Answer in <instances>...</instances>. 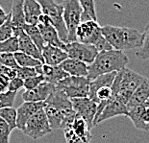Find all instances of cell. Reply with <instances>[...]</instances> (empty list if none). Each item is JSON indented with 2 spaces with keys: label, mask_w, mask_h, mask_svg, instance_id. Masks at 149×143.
Wrapping results in <instances>:
<instances>
[{
  "label": "cell",
  "mask_w": 149,
  "mask_h": 143,
  "mask_svg": "<svg viewBox=\"0 0 149 143\" xmlns=\"http://www.w3.org/2000/svg\"><path fill=\"white\" fill-rule=\"evenodd\" d=\"M43 110L52 130H63L76 115L71 100L58 88H56L44 101Z\"/></svg>",
  "instance_id": "cell-1"
},
{
  "label": "cell",
  "mask_w": 149,
  "mask_h": 143,
  "mask_svg": "<svg viewBox=\"0 0 149 143\" xmlns=\"http://www.w3.org/2000/svg\"><path fill=\"white\" fill-rule=\"evenodd\" d=\"M129 58L123 51L111 49L98 52L94 61L88 65V79L90 81L102 74L118 72L126 67Z\"/></svg>",
  "instance_id": "cell-2"
},
{
  "label": "cell",
  "mask_w": 149,
  "mask_h": 143,
  "mask_svg": "<svg viewBox=\"0 0 149 143\" xmlns=\"http://www.w3.org/2000/svg\"><path fill=\"white\" fill-rule=\"evenodd\" d=\"M101 31L113 49L119 51L139 49L142 44L143 35L134 28L105 25L101 27Z\"/></svg>",
  "instance_id": "cell-3"
},
{
  "label": "cell",
  "mask_w": 149,
  "mask_h": 143,
  "mask_svg": "<svg viewBox=\"0 0 149 143\" xmlns=\"http://www.w3.org/2000/svg\"><path fill=\"white\" fill-rule=\"evenodd\" d=\"M144 79L145 77L131 69H128L127 67L123 68L122 70L116 73V78L111 87L113 90V96L127 106L132 94L143 82Z\"/></svg>",
  "instance_id": "cell-4"
},
{
  "label": "cell",
  "mask_w": 149,
  "mask_h": 143,
  "mask_svg": "<svg viewBox=\"0 0 149 143\" xmlns=\"http://www.w3.org/2000/svg\"><path fill=\"white\" fill-rule=\"evenodd\" d=\"M42 7V14L50 18L51 23L56 28L63 42H68V33L63 18V5L58 4L55 0H37Z\"/></svg>",
  "instance_id": "cell-5"
},
{
  "label": "cell",
  "mask_w": 149,
  "mask_h": 143,
  "mask_svg": "<svg viewBox=\"0 0 149 143\" xmlns=\"http://www.w3.org/2000/svg\"><path fill=\"white\" fill-rule=\"evenodd\" d=\"M63 5V18L68 33V42L76 41L75 32L82 21L84 10L79 0H64Z\"/></svg>",
  "instance_id": "cell-6"
},
{
  "label": "cell",
  "mask_w": 149,
  "mask_h": 143,
  "mask_svg": "<svg viewBox=\"0 0 149 143\" xmlns=\"http://www.w3.org/2000/svg\"><path fill=\"white\" fill-rule=\"evenodd\" d=\"M90 80L87 77L68 76L56 85V88L62 90L69 99L88 97Z\"/></svg>",
  "instance_id": "cell-7"
},
{
  "label": "cell",
  "mask_w": 149,
  "mask_h": 143,
  "mask_svg": "<svg viewBox=\"0 0 149 143\" xmlns=\"http://www.w3.org/2000/svg\"><path fill=\"white\" fill-rule=\"evenodd\" d=\"M52 131L53 130L50 127L48 118L43 109L40 110L33 116H31L25 124L24 129L22 130L25 135L33 139L42 138Z\"/></svg>",
  "instance_id": "cell-8"
},
{
  "label": "cell",
  "mask_w": 149,
  "mask_h": 143,
  "mask_svg": "<svg viewBox=\"0 0 149 143\" xmlns=\"http://www.w3.org/2000/svg\"><path fill=\"white\" fill-rule=\"evenodd\" d=\"M76 40L79 42L91 44L95 46V44L103 37L101 26L97 21L88 19L81 21L75 32Z\"/></svg>",
  "instance_id": "cell-9"
},
{
  "label": "cell",
  "mask_w": 149,
  "mask_h": 143,
  "mask_svg": "<svg viewBox=\"0 0 149 143\" xmlns=\"http://www.w3.org/2000/svg\"><path fill=\"white\" fill-rule=\"evenodd\" d=\"M64 50L68 53V58L79 60L87 65L93 62L98 54L95 46L79 42L77 40L65 43Z\"/></svg>",
  "instance_id": "cell-10"
},
{
  "label": "cell",
  "mask_w": 149,
  "mask_h": 143,
  "mask_svg": "<svg viewBox=\"0 0 149 143\" xmlns=\"http://www.w3.org/2000/svg\"><path fill=\"white\" fill-rule=\"evenodd\" d=\"M70 100L76 114L80 115L91 130L94 127V117L96 114L97 103L88 97L72 98Z\"/></svg>",
  "instance_id": "cell-11"
},
{
  "label": "cell",
  "mask_w": 149,
  "mask_h": 143,
  "mask_svg": "<svg viewBox=\"0 0 149 143\" xmlns=\"http://www.w3.org/2000/svg\"><path fill=\"white\" fill-rule=\"evenodd\" d=\"M37 26L40 31V34H42L45 44H50V45L57 46L64 49L65 42H63L61 39H60L56 28L52 25L51 20L46 15H40Z\"/></svg>",
  "instance_id": "cell-12"
},
{
  "label": "cell",
  "mask_w": 149,
  "mask_h": 143,
  "mask_svg": "<svg viewBox=\"0 0 149 143\" xmlns=\"http://www.w3.org/2000/svg\"><path fill=\"white\" fill-rule=\"evenodd\" d=\"M120 115H128V109L127 106L122 103L121 101L118 100L117 98L112 96V98L108 101L107 105L103 109L102 112L100 113V115L98 116L96 120V125L103 121H106L108 119L113 118L116 116Z\"/></svg>",
  "instance_id": "cell-13"
},
{
  "label": "cell",
  "mask_w": 149,
  "mask_h": 143,
  "mask_svg": "<svg viewBox=\"0 0 149 143\" xmlns=\"http://www.w3.org/2000/svg\"><path fill=\"white\" fill-rule=\"evenodd\" d=\"M55 90V85L43 81L33 90H25L22 93V99L24 100V102H44Z\"/></svg>",
  "instance_id": "cell-14"
},
{
  "label": "cell",
  "mask_w": 149,
  "mask_h": 143,
  "mask_svg": "<svg viewBox=\"0 0 149 143\" xmlns=\"http://www.w3.org/2000/svg\"><path fill=\"white\" fill-rule=\"evenodd\" d=\"M44 108V102H24L17 109V129H24L25 124L37 112Z\"/></svg>",
  "instance_id": "cell-15"
},
{
  "label": "cell",
  "mask_w": 149,
  "mask_h": 143,
  "mask_svg": "<svg viewBox=\"0 0 149 143\" xmlns=\"http://www.w3.org/2000/svg\"><path fill=\"white\" fill-rule=\"evenodd\" d=\"M10 17L14 36H17L20 31L23 30V27L26 24L23 11V0H13Z\"/></svg>",
  "instance_id": "cell-16"
},
{
  "label": "cell",
  "mask_w": 149,
  "mask_h": 143,
  "mask_svg": "<svg viewBox=\"0 0 149 143\" xmlns=\"http://www.w3.org/2000/svg\"><path fill=\"white\" fill-rule=\"evenodd\" d=\"M42 55L44 63L50 65H59L68 58V53L60 47L45 44L42 50Z\"/></svg>",
  "instance_id": "cell-17"
},
{
  "label": "cell",
  "mask_w": 149,
  "mask_h": 143,
  "mask_svg": "<svg viewBox=\"0 0 149 143\" xmlns=\"http://www.w3.org/2000/svg\"><path fill=\"white\" fill-rule=\"evenodd\" d=\"M15 37H17V40H18V51L32 56L34 58L40 60L42 63H44L42 52L38 49L36 44L31 40V37L25 33L24 30L20 31Z\"/></svg>",
  "instance_id": "cell-18"
},
{
  "label": "cell",
  "mask_w": 149,
  "mask_h": 143,
  "mask_svg": "<svg viewBox=\"0 0 149 143\" xmlns=\"http://www.w3.org/2000/svg\"><path fill=\"white\" fill-rule=\"evenodd\" d=\"M116 73L117 72H111V73H107V74H102L96 77L95 79H93V80L90 81L88 97L96 103V96H95L96 91L99 90L100 87H112Z\"/></svg>",
  "instance_id": "cell-19"
},
{
  "label": "cell",
  "mask_w": 149,
  "mask_h": 143,
  "mask_svg": "<svg viewBox=\"0 0 149 143\" xmlns=\"http://www.w3.org/2000/svg\"><path fill=\"white\" fill-rule=\"evenodd\" d=\"M40 75L44 76V80L48 83H51L53 85H57L63 79L69 76L64 69L61 67V65H50L46 63L42 65V70Z\"/></svg>",
  "instance_id": "cell-20"
},
{
  "label": "cell",
  "mask_w": 149,
  "mask_h": 143,
  "mask_svg": "<svg viewBox=\"0 0 149 143\" xmlns=\"http://www.w3.org/2000/svg\"><path fill=\"white\" fill-rule=\"evenodd\" d=\"M61 67L70 76L88 77V65L76 59L68 58L61 65Z\"/></svg>",
  "instance_id": "cell-21"
},
{
  "label": "cell",
  "mask_w": 149,
  "mask_h": 143,
  "mask_svg": "<svg viewBox=\"0 0 149 143\" xmlns=\"http://www.w3.org/2000/svg\"><path fill=\"white\" fill-rule=\"evenodd\" d=\"M23 11L26 24L37 25L42 14V7L37 0H23Z\"/></svg>",
  "instance_id": "cell-22"
},
{
  "label": "cell",
  "mask_w": 149,
  "mask_h": 143,
  "mask_svg": "<svg viewBox=\"0 0 149 143\" xmlns=\"http://www.w3.org/2000/svg\"><path fill=\"white\" fill-rule=\"evenodd\" d=\"M149 98V79L145 78L143 82L139 85L138 88L134 91L127 103V109H131L133 107L139 106L146 103Z\"/></svg>",
  "instance_id": "cell-23"
},
{
  "label": "cell",
  "mask_w": 149,
  "mask_h": 143,
  "mask_svg": "<svg viewBox=\"0 0 149 143\" xmlns=\"http://www.w3.org/2000/svg\"><path fill=\"white\" fill-rule=\"evenodd\" d=\"M68 127H70L76 135H77L79 137H81L84 141L87 143H90L91 139V129L87 122L82 118L80 115L76 114L73 120L68 125Z\"/></svg>",
  "instance_id": "cell-24"
},
{
  "label": "cell",
  "mask_w": 149,
  "mask_h": 143,
  "mask_svg": "<svg viewBox=\"0 0 149 143\" xmlns=\"http://www.w3.org/2000/svg\"><path fill=\"white\" fill-rule=\"evenodd\" d=\"M145 112V105H139V106L133 107L128 110V117L132 120L133 124L137 129L142 131H149V128L145 125L143 121V114Z\"/></svg>",
  "instance_id": "cell-25"
},
{
  "label": "cell",
  "mask_w": 149,
  "mask_h": 143,
  "mask_svg": "<svg viewBox=\"0 0 149 143\" xmlns=\"http://www.w3.org/2000/svg\"><path fill=\"white\" fill-rule=\"evenodd\" d=\"M23 30L25 33L31 37V40L34 41V43L36 44L38 49L42 52V48L44 47V45H45V42H44L43 37L42 36V34H40V31L39 28H38L37 25L25 24V26L23 27Z\"/></svg>",
  "instance_id": "cell-26"
},
{
  "label": "cell",
  "mask_w": 149,
  "mask_h": 143,
  "mask_svg": "<svg viewBox=\"0 0 149 143\" xmlns=\"http://www.w3.org/2000/svg\"><path fill=\"white\" fill-rule=\"evenodd\" d=\"M14 56L17 65L22 66V67H36V66L42 63L40 60L20 51L14 53Z\"/></svg>",
  "instance_id": "cell-27"
},
{
  "label": "cell",
  "mask_w": 149,
  "mask_h": 143,
  "mask_svg": "<svg viewBox=\"0 0 149 143\" xmlns=\"http://www.w3.org/2000/svg\"><path fill=\"white\" fill-rule=\"evenodd\" d=\"M79 2L84 10L83 15H82V21L88 19L97 21V14L94 0H79Z\"/></svg>",
  "instance_id": "cell-28"
},
{
  "label": "cell",
  "mask_w": 149,
  "mask_h": 143,
  "mask_svg": "<svg viewBox=\"0 0 149 143\" xmlns=\"http://www.w3.org/2000/svg\"><path fill=\"white\" fill-rule=\"evenodd\" d=\"M0 117L5 120L6 123L10 126L12 131L17 129V109H15L14 107L0 109Z\"/></svg>",
  "instance_id": "cell-29"
},
{
  "label": "cell",
  "mask_w": 149,
  "mask_h": 143,
  "mask_svg": "<svg viewBox=\"0 0 149 143\" xmlns=\"http://www.w3.org/2000/svg\"><path fill=\"white\" fill-rule=\"evenodd\" d=\"M143 35V40H142L141 46L137 50L136 56L139 60L145 61L149 59V21L147 22L146 26L144 28V32L142 33Z\"/></svg>",
  "instance_id": "cell-30"
},
{
  "label": "cell",
  "mask_w": 149,
  "mask_h": 143,
  "mask_svg": "<svg viewBox=\"0 0 149 143\" xmlns=\"http://www.w3.org/2000/svg\"><path fill=\"white\" fill-rule=\"evenodd\" d=\"M18 51V40L17 37L12 36L9 39L0 42V52L15 53Z\"/></svg>",
  "instance_id": "cell-31"
},
{
  "label": "cell",
  "mask_w": 149,
  "mask_h": 143,
  "mask_svg": "<svg viewBox=\"0 0 149 143\" xmlns=\"http://www.w3.org/2000/svg\"><path fill=\"white\" fill-rule=\"evenodd\" d=\"M17 94V92L10 91V90H7L5 92H0V109L14 106Z\"/></svg>",
  "instance_id": "cell-32"
},
{
  "label": "cell",
  "mask_w": 149,
  "mask_h": 143,
  "mask_svg": "<svg viewBox=\"0 0 149 143\" xmlns=\"http://www.w3.org/2000/svg\"><path fill=\"white\" fill-rule=\"evenodd\" d=\"M43 81H45L44 80V76L40 75V74H38V75L32 76V77L26 78L24 80L23 88L25 90H33V88L37 87L39 85L42 84Z\"/></svg>",
  "instance_id": "cell-33"
},
{
  "label": "cell",
  "mask_w": 149,
  "mask_h": 143,
  "mask_svg": "<svg viewBox=\"0 0 149 143\" xmlns=\"http://www.w3.org/2000/svg\"><path fill=\"white\" fill-rule=\"evenodd\" d=\"M14 36V31H13V27L11 24V17L10 12H9L8 19L5 21V23L0 26V42L5 40L9 39L10 37Z\"/></svg>",
  "instance_id": "cell-34"
},
{
  "label": "cell",
  "mask_w": 149,
  "mask_h": 143,
  "mask_svg": "<svg viewBox=\"0 0 149 143\" xmlns=\"http://www.w3.org/2000/svg\"><path fill=\"white\" fill-rule=\"evenodd\" d=\"M12 130L4 119L0 117V143H10Z\"/></svg>",
  "instance_id": "cell-35"
},
{
  "label": "cell",
  "mask_w": 149,
  "mask_h": 143,
  "mask_svg": "<svg viewBox=\"0 0 149 143\" xmlns=\"http://www.w3.org/2000/svg\"><path fill=\"white\" fill-rule=\"evenodd\" d=\"M0 63L12 68H17L18 66L13 53L0 52Z\"/></svg>",
  "instance_id": "cell-36"
},
{
  "label": "cell",
  "mask_w": 149,
  "mask_h": 143,
  "mask_svg": "<svg viewBox=\"0 0 149 143\" xmlns=\"http://www.w3.org/2000/svg\"><path fill=\"white\" fill-rule=\"evenodd\" d=\"M96 103L98 104L101 101H109L113 96V90L111 87H100L96 91Z\"/></svg>",
  "instance_id": "cell-37"
},
{
  "label": "cell",
  "mask_w": 149,
  "mask_h": 143,
  "mask_svg": "<svg viewBox=\"0 0 149 143\" xmlns=\"http://www.w3.org/2000/svg\"><path fill=\"white\" fill-rule=\"evenodd\" d=\"M63 130H64V135H65L66 143H87L81 137H79V136L72 131V129L70 127L66 126L65 128H64Z\"/></svg>",
  "instance_id": "cell-38"
},
{
  "label": "cell",
  "mask_w": 149,
  "mask_h": 143,
  "mask_svg": "<svg viewBox=\"0 0 149 143\" xmlns=\"http://www.w3.org/2000/svg\"><path fill=\"white\" fill-rule=\"evenodd\" d=\"M15 70H17V77L23 79V80H25L26 78L32 77V76L38 75L35 67H22V66H17L15 68Z\"/></svg>",
  "instance_id": "cell-39"
},
{
  "label": "cell",
  "mask_w": 149,
  "mask_h": 143,
  "mask_svg": "<svg viewBox=\"0 0 149 143\" xmlns=\"http://www.w3.org/2000/svg\"><path fill=\"white\" fill-rule=\"evenodd\" d=\"M23 85H24V80L19 77H15L10 80L9 83V87H8V90L10 91H19L21 88H23Z\"/></svg>",
  "instance_id": "cell-40"
},
{
  "label": "cell",
  "mask_w": 149,
  "mask_h": 143,
  "mask_svg": "<svg viewBox=\"0 0 149 143\" xmlns=\"http://www.w3.org/2000/svg\"><path fill=\"white\" fill-rule=\"evenodd\" d=\"M0 74H4L8 76L10 79H13L17 77V70H15V68L9 67V66H6L2 65V63H0Z\"/></svg>",
  "instance_id": "cell-41"
},
{
  "label": "cell",
  "mask_w": 149,
  "mask_h": 143,
  "mask_svg": "<svg viewBox=\"0 0 149 143\" xmlns=\"http://www.w3.org/2000/svg\"><path fill=\"white\" fill-rule=\"evenodd\" d=\"M11 79L4 74H0V92H5L8 90L9 83Z\"/></svg>",
  "instance_id": "cell-42"
},
{
  "label": "cell",
  "mask_w": 149,
  "mask_h": 143,
  "mask_svg": "<svg viewBox=\"0 0 149 143\" xmlns=\"http://www.w3.org/2000/svg\"><path fill=\"white\" fill-rule=\"evenodd\" d=\"M8 17H9V14H6L5 15H1L0 17V26L5 23V21L8 19Z\"/></svg>",
  "instance_id": "cell-43"
},
{
  "label": "cell",
  "mask_w": 149,
  "mask_h": 143,
  "mask_svg": "<svg viewBox=\"0 0 149 143\" xmlns=\"http://www.w3.org/2000/svg\"><path fill=\"white\" fill-rule=\"evenodd\" d=\"M6 15V12L4 11V9H3L1 6H0V17H1V15Z\"/></svg>",
  "instance_id": "cell-44"
}]
</instances>
